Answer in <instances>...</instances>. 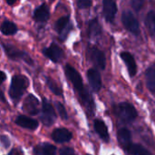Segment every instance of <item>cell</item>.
Wrapping results in <instances>:
<instances>
[{
	"mask_svg": "<svg viewBox=\"0 0 155 155\" xmlns=\"http://www.w3.org/2000/svg\"><path fill=\"white\" fill-rule=\"evenodd\" d=\"M55 107H56V110L58 112V114L59 116L63 119V120H66L68 118V115H67V113H66V110H65V107L59 102H55Z\"/></svg>",
	"mask_w": 155,
	"mask_h": 155,
	"instance_id": "obj_26",
	"label": "cell"
},
{
	"mask_svg": "<svg viewBox=\"0 0 155 155\" xmlns=\"http://www.w3.org/2000/svg\"><path fill=\"white\" fill-rule=\"evenodd\" d=\"M115 115L124 123H132L138 115L135 107L129 103H121L114 108Z\"/></svg>",
	"mask_w": 155,
	"mask_h": 155,
	"instance_id": "obj_3",
	"label": "cell"
},
{
	"mask_svg": "<svg viewBox=\"0 0 155 155\" xmlns=\"http://www.w3.org/2000/svg\"><path fill=\"white\" fill-rule=\"evenodd\" d=\"M6 1V3L9 5H14L15 2H16V0H5Z\"/></svg>",
	"mask_w": 155,
	"mask_h": 155,
	"instance_id": "obj_32",
	"label": "cell"
},
{
	"mask_svg": "<svg viewBox=\"0 0 155 155\" xmlns=\"http://www.w3.org/2000/svg\"><path fill=\"white\" fill-rule=\"evenodd\" d=\"M0 143L5 148H8L10 145V141L7 138V136H5V135H0Z\"/></svg>",
	"mask_w": 155,
	"mask_h": 155,
	"instance_id": "obj_30",
	"label": "cell"
},
{
	"mask_svg": "<svg viewBox=\"0 0 155 155\" xmlns=\"http://www.w3.org/2000/svg\"><path fill=\"white\" fill-rule=\"evenodd\" d=\"M60 155H76V153L72 148L64 147L60 150Z\"/></svg>",
	"mask_w": 155,
	"mask_h": 155,
	"instance_id": "obj_29",
	"label": "cell"
},
{
	"mask_svg": "<svg viewBox=\"0 0 155 155\" xmlns=\"http://www.w3.org/2000/svg\"><path fill=\"white\" fill-rule=\"evenodd\" d=\"M43 54L54 63H60L64 56L62 48L55 44H52L49 47L43 49Z\"/></svg>",
	"mask_w": 155,
	"mask_h": 155,
	"instance_id": "obj_7",
	"label": "cell"
},
{
	"mask_svg": "<svg viewBox=\"0 0 155 155\" xmlns=\"http://www.w3.org/2000/svg\"><path fill=\"white\" fill-rule=\"evenodd\" d=\"M122 21L123 24L124 25V27L133 35H138L140 34V25L139 23L137 21V19L135 18V16L134 15V14L130 11H125L123 13L122 15Z\"/></svg>",
	"mask_w": 155,
	"mask_h": 155,
	"instance_id": "obj_6",
	"label": "cell"
},
{
	"mask_svg": "<svg viewBox=\"0 0 155 155\" xmlns=\"http://www.w3.org/2000/svg\"><path fill=\"white\" fill-rule=\"evenodd\" d=\"M50 17V11L48 6L45 4H42L39 5L34 12V19L36 22L44 23L46 22Z\"/></svg>",
	"mask_w": 155,
	"mask_h": 155,
	"instance_id": "obj_16",
	"label": "cell"
},
{
	"mask_svg": "<svg viewBox=\"0 0 155 155\" xmlns=\"http://www.w3.org/2000/svg\"><path fill=\"white\" fill-rule=\"evenodd\" d=\"M46 84L48 86V88L51 90L52 93H54L55 95H62L63 92L61 87L58 86V84L50 77H46Z\"/></svg>",
	"mask_w": 155,
	"mask_h": 155,
	"instance_id": "obj_25",
	"label": "cell"
},
{
	"mask_svg": "<svg viewBox=\"0 0 155 155\" xmlns=\"http://www.w3.org/2000/svg\"><path fill=\"white\" fill-rule=\"evenodd\" d=\"M0 100H1V101H3V102H5V96H4V94L2 93V91H0Z\"/></svg>",
	"mask_w": 155,
	"mask_h": 155,
	"instance_id": "obj_33",
	"label": "cell"
},
{
	"mask_svg": "<svg viewBox=\"0 0 155 155\" xmlns=\"http://www.w3.org/2000/svg\"><path fill=\"white\" fill-rule=\"evenodd\" d=\"M121 58L126 64L130 76H134L137 73V65L134 57L128 52H123L121 53Z\"/></svg>",
	"mask_w": 155,
	"mask_h": 155,
	"instance_id": "obj_13",
	"label": "cell"
},
{
	"mask_svg": "<svg viewBox=\"0 0 155 155\" xmlns=\"http://www.w3.org/2000/svg\"><path fill=\"white\" fill-rule=\"evenodd\" d=\"M144 1L145 0H132V5L134 8V10L139 11L143 7V5L144 4Z\"/></svg>",
	"mask_w": 155,
	"mask_h": 155,
	"instance_id": "obj_28",
	"label": "cell"
},
{
	"mask_svg": "<svg viewBox=\"0 0 155 155\" xmlns=\"http://www.w3.org/2000/svg\"><path fill=\"white\" fill-rule=\"evenodd\" d=\"M40 119H41L42 123L46 126L52 125L55 122V119H56V114L54 112L53 105L45 98L43 99L42 114H41Z\"/></svg>",
	"mask_w": 155,
	"mask_h": 155,
	"instance_id": "obj_5",
	"label": "cell"
},
{
	"mask_svg": "<svg viewBox=\"0 0 155 155\" xmlns=\"http://www.w3.org/2000/svg\"><path fill=\"white\" fill-rule=\"evenodd\" d=\"M94 126L95 132L98 134V135H99L104 142H108V141L110 140L108 129H107L106 124L104 123V121H102V120H100V119L94 120Z\"/></svg>",
	"mask_w": 155,
	"mask_h": 155,
	"instance_id": "obj_19",
	"label": "cell"
},
{
	"mask_svg": "<svg viewBox=\"0 0 155 155\" xmlns=\"http://www.w3.org/2000/svg\"><path fill=\"white\" fill-rule=\"evenodd\" d=\"M77 5L80 9L88 8L92 5V0H77Z\"/></svg>",
	"mask_w": 155,
	"mask_h": 155,
	"instance_id": "obj_27",
	"label": "cell"
},
{
	"mask_svg": "<svg viewBox=\"0 0 155 155\" xmlns=\"http://www.w3.org/2000/svg\"><path fill=\"white\" fill-rule=\"evenodd\" d=\"M70 28H71V25H69V16L68 15L59 18L54 24L55 31L58 34H60L61 35H63L64 37H66V35H67L65 33V30L70 31Z\"/></svg>",
	"mask_w": 155,
	"mask_h": 155,
	"instance_id": "obj_17",
	"label": "cell"
},
{
	"mask_svg": "<svg viewBox=\"0 0 155 155\" xmlns=\"http://www.w3.org/2000/svg\"><path fill=\"white\" fill-rule=\"evenodd\" d=\"M146 83L149 90L155 94V64H153L146 70Z\"/></svg>",
	"mask_w": 155,
	"mask_h": 155,
	"instance_id": "obj_20",
	"label": "cell"
},
{
	"mask_svg": "<svg viewBox=\"0 0 155 155\" xmlns=\"http://www.w3.org/2000/svg\"><path fill=\"white\" fill-rule=\"evenodd\" d=\"M117 138L119 144L126 151L132 143V135L130 131L127 128H121L117 133Z\"/></svg>",
	"mask_w": 155,
	"mask_h": 155,
	"instance_id": "obj_14",
	"label": "cell"
},
{
	"mask_svg": "<svg viewBox=\"0 0 155 155\" xmlns=\"http://www.w3.org/2000/svg\"><path fill=\"white\" fill-rule=\"evenodd\" d=\"M89 57H90V60L92 61V63L96 67H98L101 70H104L105 68V64H106L105 56H104V54L101 50H99L96 47L90 48Z\"/></svg>",
	"mask_w": 155,
	"mask_h": 155,
	"instance_id": "obj_8",
	"label": "cell"
},
{
	"mask_svg": "<svg viewBox=\"0 0 155 155\" xmlns=\"http://www.w3.org/2000/svg\"><path fill=\"white\" fill-rule=\"evenodd\" d=\"M34 153L35 155H55L56 147L51 143H41L35 147Z\"/></svg>",
	"mask_w": 155,
	"mask_h": 155,
	"instance_id": "obj_18",
	"label": "cell"
},
{
	"mask_svg": "<svg viewBox=\"0 0 155 155\" xmlns=\"http://www.w3.org/2000/svg\"><path fill=\"white\" fill-rule=\"evenodd\" d=\"M28 86V80L24 75H15L12 78L9 95L15 102L19 101Z\"/></svg>",
	"mask_w": 155,
	"mask_h": 155,
	"instance_id": "obj_2",
	"label": "cell"
},
{
	"mask_svg": "<svg viewBox=\"0 0 155 155\" xmlns=\"http://www.w3.org/2000/svg\"><path fill=\"white\" fill-rule=\"evenodd\" d=\"M87 155H90V154H87Z\"/></svg>",
	"mask_w": 155,
	"mask_h": 155,
	"instance_id": "obj_35",
	"label": "cell"
},
{
	"mask_svg": "<svg viewBox=\"0 0 155 155\" xmlns=\"http://www.w3.org/2000/svg\"><path fill=\"white\" fill-rule=\"evenodd\" d=\"M12 154H13V152H11L10 153H8V154H7V155H12Z\"/></svg>",
	"mask_w": 155,
	"mask_h": 155,
	"instance_id": "obj_34",
	"label": "cell"
},
{
	"mask_svg": "<svg viewBox=\"0 0 155 155\" xmlns=\"http://www.w3.org/2000/svg\"><path fill=\"white\" fill-rule=\"evenodd\" d=\"M3 47L5 49V52L6 54V55L13 60H22L24 62H25L26 64H28L29 65H33L34 62L32 60V58L30 57V55L25 53V51L19 50L16 47L9 45V44H4Z\"/></svg>",
	"mask_w": 155,
	"mask_h": 155,
	"instance_id": "obj_4",
	"label": "cell"
},
{
	"mask_svg": "<svg viewBox=\"0 0 155 155\" xmlns=\"http://www.w3.org/2000/svg\"><path fill=\"white\" fill-rule=\"evenodd\" d=\"M145 24L146 26L148 28V30L150 31V33L155 35V12L154 11H151L148 13L146 19H145Z\"/></svg>",
	"mask_w": 155,
	"mask_h": 155,
	"instance_id": "obj_24",
	"label": "cell"
},
{
	"mask_svg": "<svg viewBox=\"0 0 155 155\" xmlns=\"http://www.w3.org/2000/svg\"><path fill=\"white\" fill-rule=\"evenodd\" d=\"M64 73L69 81L72 83L74 90L77 92V94L80 96V99L83 103V104L85 106L86 110L90 113L93 114L94 111V104L93 101V98L89 92L84 88L83 79L80 75V74L70 64L65 65L64 67Z\"/></svg>",
	"mask_w": 155,
	"mask_h": 155,
	"instance_id": "obj_1",
	"label": "cell"
},
{
	"mask_svg": "<svg viewBox=\"0 0 155 155\" xmlns=\"http://www.w3.org/2000/svg\"><path fill=\"white\" fill-rule=\"evenodd\" d=\"M15 124L22 128L28 130H35L38 126V122L25 115H19L15 119Z\"/></svg>",
	"mask_w": 155,
	"mask_h": 155,
	"instance_id": "obj_15",
	"label": "cell"
},
{
	"mask_svg": "<svg viewBox=\"0 0 155 155\" xmlns=\"http://www.w3.org/2000/svg\"><path fill=\"white\" fill-rule=\"evenodd\" d=\"M5 79H6L5 74L4 72L0 71V84H2L5 81Z\"/></svg>",
	"mask_w": 155,
	"mask_h": 155,
	"instance_id": "obj_31",
	"label": "cell"
},
{
	"mask_svg": "<svg viewBox=\"0 0 155 155\" xmlns=\"http://www.w3.org/2000/svg\"><path fill=\"white\" fill-rule=\"evenodd\" d=\"M72 137H73L72 133L65 128H58V129H55L52 133L53 140L54 142L60 143L69 142L72 139Z\"/></svg>",
	"mask_w": 155,
	"mask_h": 155,
	"instance_id": "obj_12",
	"label": "cell"
},
{
	"mask_svg": "<svg viewBox=\"0 0 155 155\" xmlns=\"http://www.w3.org/2000/svg\"><path fill=\"white\" fill-rule=\"evenodd\" d=\"M38 105H39V102L37 98L33 94H29L24 101L23 110L31 115H35L38 114V111H39Z\"/></svg>",
	"mask_w": 155,
	"mask_h": 155,
	"instance_id": "obj_10",
	"label": "cell"
},
{
	"mask_svg": "<svg viewBox=\"0 0 155 155\" xmlns=\"http://www.w3.org/2000/svg\"><path fill=\"white\" fill-rule=\"evenodd\" d=\"M102 32V27L98 22L97 19H93L89 23V28H88V33L90 37H97L101 35Z\"/></svg>",
	"mask_w": 155,
	"mask_h": 155,
	"instance_id": "obj_22",
	"label": "cell"
},
{
	"mask_svg": "<svg viewBox=\"0 0 155 155\" xmlns=\"http://www.w3.org/2000/svg\"><path fill=\"white\" fill-rule=\"evenodd\" d=\"M87 78L92 89L94 92H99L102 87V79L100 73L96 69H89L87 71Z\"/></svg>",
	"mask_w": 155,
	"mask_h": 155,
	"instance_id": "obj_11",
	"label": "cell"
},
{
	"mask_svg": "<svg viewBox=\"0 0 155 155\" xmlns=\"http://www.w3.org/2000/svg\"><path fill=\"white\" fill-rule=\"evenodd\" d=\"M0 30L2 34H4L5 35H13L17 32V27L13 22L5 21L2 23L0 26Z\"/></svg>",
	"mask_w": 155,
	"mask_h": 155,
	"instance_id": "obj_21",
	"label": "cell"
},
{
	"mask_svg": "<svg viewBox=\"0 0 155 155\" xmlns=\"http://www.w3.org/2000/svg\"><path fill=\"white\" fill-rule=\"evenodd\" d=\"M103 12L104 16L107 22H114L115 15L117 13V5L114 0H104L103 1Z\"/></svg>",
	"mask_w": 155,
	"mask_h": 155,
	"instance_id": "obj_9",
	"label": "cell"
},
{
	"mask_svg": "<svg viewBox=\"0 0 155 155\" xmlns=\"http://www.w3.org/2000/svg\"><path fill=\"white\" fill-rule=\"evenodd\" d=\"M126 152L133 155H152L151 153L147 149H145L143 146L140 144H135V143H132L129 146V148L126 150Z\"/></svg>",
	"mask_w": 155,
	"mask_h": 155,
	"instance_id": "obj_23",
	"label": "cell"
}]
</instances>
